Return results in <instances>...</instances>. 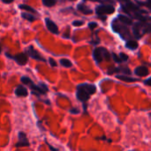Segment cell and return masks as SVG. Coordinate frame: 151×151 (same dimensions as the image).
<instances>
[{"label": "cell", "instance_id": "cell-6", "mask_svg": "<svg viewBox=\"0 0 151 151\" xmlns=\"http://www.w3.org/2000/svg\"><path fill=\"white\" fill-rule=\"evenodd\" d=\"M12 58L19 64V65H26L27 64V56L26 55V54H24V53H19V54H17V55H15L14 57H12Z\"/></svg>", "mask_w": 151, "mask_h": 151}, {"label": "cell", "instance_id": "cell-4", "mask_svg": "<svg viewBox=\"0 0 151 151\" xmlns=\"http://www.w3.org/2000/svg\"><path fill=\"white\" fill-rule=\"evenodd\" d=\"M27 55L29 57H31L32 58H34V59H36V60H39V61H43V62L45 61L44 58L41 56V54L36 50H35L32 46H29L27 49Z\"/></svg>", "mask_w": 151, "mask_h": 151}, {"label": "cell", "instance_id": "cell-8", "mask_svg": "<svg viewBox=\"0 0 151 151\" xmlns=\"http://www.w3.org/2000/svg\"><path fill=\"white\" fill-rule=\"evenodd\" d=\"M15 95L17 96H21V97H26L27 95H28V92H27V89L23 87V86H18L17 88L15 89Z\"/></svg>", "mask_w": 151, "mask_h": 151}, {"label": "cell", "instance_id": "cell-18", "mask_svg": "<svg viewBox=\"0 0 151 151\" xmlns=\"http://www.w3.org/2000/svg\"><path fill=\"white\" fill-rule=\"evenodd\" d=\"M56 3H57V0H42V4L48 7H51V6L55 5Z\"/></svg>", "mask_w": 151, "mask_h": 151}, {"label": "cell", "instance_id": "cell-7", "mask_svg": "<svg viewBox=\"0 0 151 151\" xmlns=\"http://www.w3.org/2000/svg\"><path fill=\"white\" fill-rule=\"evenodd\" d=\"M45 23L47 26V28L53 34H58V26L50 19H45Z\"/></svg>", "mask_w": 151, "mask_h": 151}, {"label": "cell", "instance_id": "cell-33", "mask_svg": "<svg viewBox=\"0 0 151 151\" xmlns=\"http://www.w3.org/2000/svg\"><path fill=\"white\" fill-rule=\"evenodd\" d=\"M125 1H128V0H125Z\"/></svg>", "mask_w": 151, "mask_h": 151}, {"label": "cell", "instance_id": "cell-28", "mask_svg": "<svg viewBox=\"0 0 151 151\" xmlns=\"http://www.w3.org/2000/svg\"><path fill=\"white\" fill-rule=\"evenodd\" d=\"M49 148H50V150L51 151H58V149H54V148H53L51 145H50V144H49Z\"/></svg>", "mask_w": 151, "mask_h": 151}, {"label": "cell", "instance_id": "cell-22", "mask_svg": "<svg viewBox=\"0 0 151 151\" xmlns=\"http://www.w3.org/2000/svg\"><path fill=\"white\" fill-rule=\"evenodd\" d=\"M120 57V59L122 60V61H127V59H128V56L127 55V54H125V53H120V55H119Z\"/></svg>", "mask_w": 151, "mask_h": 151}, {"label": "cell", "instance_id": "cell-19", "mask_svg": "<svg viewBox=\"0 0 151 151\" xmlns=\"http://www.w3.org/2000/svg\"><path fill=\"white\" fill-rule=\"evenodd\" d=\"M21 82H22L23 84H26V85H30V84L33 83V81H32L28 77H26V76L21 77Z\"/></svg>", "mask_w": 151, "mask_h": 151}, {"label": "cell", "instance_id": "cell-27", "mask_svg": "<svg viewBox=\"0 0 151 151\" xmlns=\"http://www.w3.org/2000/svg\"><path fill=\"white\" fill-rule=\"evenodd\" d=\"M144 83H145V85H148V86H150L151 87V78H149L148 80H146L144 81Z\"/></svg>", "mask_w": 151, "mask_h": 151}, {"label": "cell", "instance_id": "cell-13", "mask_svg": "<svg viewBox=\"0 0 151 151\" xmlns=\"http://www.w3.org/2000/svg\"><path fill=\"white\" fill-rule=\"evenodd\" d=\"M119 19L123 24H126V25H132L133 24V21H132L131 19H129V18H127V17H126V16H124L122 14H119Z\"/></svg>", "mask_w": 151, "mask_h": 151}, {"label": "cell", "instance_id": "cell-2", "mask_svg": "<svg viewBox=\"0 0 151 151\" xmlns=\"http://www.w3.org/2000/svg\"><path fill=\"white\" fill-rule=\"evenodd\" d=\"M93 57L96 63L102 62L104 58H106L107 60H110V58H111V56H110V53L108 52V50L105 48H102V47L95 49V50L93 52Z\"/></svg>", "mask_w": 151, "mask_h": 151}, {"label": "cell", "instance_id": "cell-20", "mask_svg": "<svg viewBox=\"0 0 151 151\" xmlns=\"http://www.w3.org/2000/svg\"><path fill=\"white\" fill-rule=\"evenodd\" d=\"M126 7H127V8L130 9L131 11H138V10H139V7H137L136 5H134V4H132V3H127V4Z\"/></svg>", "mask_w": 151, "mask_h": 151}, {"label": "cell", "instance_id": "cell-11", "mask_svg": "<svg viewBox=\"0 0 151 151\" xmlns=\"http://www.w3.org/2000/svg\"><path fill=\"white\" fill-rule=\"evenodd\" d=\"M114 72H123L124 73H127V74H131V71L128 67L127 66H122V67H119V68H115L114 71L113 70H109V73H113Z\"/></svg>", "mask_w": 151, "mask_h": 151}, {"label": "cell", "instance_id": "cell-21", "mask_svg": "<svg viewBox=\"0 0 151 151\" xmlns=\"http://www.w3.org/2000/svg\"><path fill=\"white\" fill-rule=\"evenodd\" d=\"M83 24H84V22L81 21V20H75V21L73 22V25L74 27H80V26H82Z\"/></svg>", "mask_w": 151, "mask_h": 151}, {"label": "cell", "instance_id": "cell-10", "mask_svg": "<svg viewBox=\"0 0 151 151\" xmlns=\"http://www.w3.org/2000/svg\"><path fill=\"white\" fill-rule=\"evenodd\" d=\"M77 9H78V11H80L81 12H82L83 14H86V15L92 13V10L89 9L87 5H85L83 4H79L77 6Z\"/></svg>", "mask_w": 151, "mask_h": 151}, {"label": "cell", "instance_id": "cell-25", "mask_svg": "<svg viewBox=\"0 0 151 151\" xmlns=\"http://www.w3.org/2000/svg\"><path fill=\"white\" fill-rule=\"evenodd\" d=\"M49 62H50V64L51 66H53V67H54V66H57V62H56L53 58H50V59H49Z\"/></svg>", "mask_w": 151, "mask_h": 151}, {"label": "cell", "instance_id": "cell-26", "mask_svg": "<svg viewBox=\"0 0 151 151\" xmlns=\"http://www.w3.org/2000/svg\"><path fill=\"white\" fill-rule=\"evenodd\" d=\"M39 86H40V87H41L44 91H45V92H47V91H48V88H47V86H46L44 83H40V84H39Z\"/></svg>", "mask_w": 151, "mask_h": 151}, {"label": "cell", "instance_id": "cell-24", "mask_svg": "<svg viewBox=\"0 0 151 151\" xmlns=\"http://www.w3.org/2000/svg\"><path fill=\"white\" fill-rule=\"evenodd\" d=\"M96 27H97V24H96V22H91V23L88 24V27H89L90 29H94V28H96Z\"/></svg>", "mask_w": 151, "mask_h": 151}, {"label": "cell", "instance_id": "cell-30", "mask_svg": "<svg viewBox=\"0 0 151 151\" xmlns=\"http://www.w3.org/2000/svg\"><path fill=\"white\" fill-rule=\"evenodd\" d=\"M84 1H93V2H102V0H84Z\"/></svg>", "mask_w": 151, "mask_h": 151}, {"label": "cell", "instance_id": "cell-14", "mask_svg": "<svg viewBox=\"0 0 151 151\" xmlns=\"http://www.w3.org/2000/svg\"><path fill=\"white\" fill-rule=\"evenodd\" d=\"M126 46L127 48L130 49V50H136L138 48V42L136 41H128L127 43H126Z\"/></svg>", "mask_w": 151, "mask_h": 151}, {"label": "cell", "instance_id": "cell-32", "mask_svg": "<svg viewBox=\"0 0 151 151\" xmlns=\"http://www.w3.org/2000/svg\"><path fill=\"white\" fill-rule=\"evenodd\" d=\"M0 52H1V47H0Z\"/></svg>", "mask_w": 151, "mask_h": 151}, {"label": "cell", "instance_id": "cell-9", "mask_svg": "<svg viewBox=\"0 0 151 151\" xmlns=\"http://www.w3.org/2000/svg\"><path fill=\"white\" fill-rule=\"evenodd\" d=\"M134 73L136 75H138L140 77H144L149 74V69L146 66H138L135 69Z\"/></svg>", "mask_w": 151, "mask_h": 151}, {"label": "cell", "instance_id": "cell-1", "mask_svg": "<svg viewBox=\"0 0 151 151\" xmlns=\"http://www.w3.org/2000/svg\"><path fill=\"white\" fill-rule=\"evenodd\" d=\"M96 91V88L95 85H92V84H81L77 87V93H76V96H77V98L85 103L87 102L90 96L95 94Z\"/></svg>", "mask_w": 151, "mask_h": 151}, {"label": "cell", "instance_id": "cell-3", "mask_svg": "<svg viewBox=\"0 0 151 151\" xmlns=\"http://www.w3.org/2000/svg\"><path fill=\"white\" fill-rule=\"evenodd\" d=\"M115 12V8L112 5H99L96 9V12L97 15L103 14H111Z\"/></svg>", "mask_w": 151, "mask_h": 151}, {"label": "cell", "instance_id": "cell-17", "mask_svg": "<svg viewBox=\"0 0 151 151\" xmlns=\"http://www.w3.org/2000/svg\"><path fill=\"white\" fill-rule=\"evenodd\" d=\"M60 64L63 65V66H65V67H71L72 66V62L70 61V60H68V59H66V58H62V59H60Z\"/></svg>", "mask_w": 151, "mask_h": 151}, {"label": "cell", "instance_id": "cell-5", "mask_svg": "<svg viewBox=\"0 0 151 151\" xmlns=\"http://www.w3.org/2000/svg\"><path fill=\"white\" fill-rule=\"evenodd\" d=\"M29 145V142L27 138L25 133L20 132L19 133V142L16 143V147H26Z\"/></svg>", "mask_w": 151, "mask_h": 151}, {"label": "cell", "instance_id": "cell-29", "mask_svg": "<svg viewBox=\"0 0 151 151\" xmlns=\"http://www.w3.org/2000/svg\"><path fill=\"white\" fill-rule=\"evenodd\" d=\"M4 3H5V4H10V3H12V2H13V0H2Z\"/></svg>", "mask_w": 151, "mask_h": 151}, {"label": "cell", "instance_id": "cell-23", "mask_svg": "<svg viewBox=\"0 0 151 151\" xmlns=\"http://www.w3.org/2000/svg\"><path fill=\"white\" fill-rule=\"evenodd\" d=\"M112 57H113V58H114V60L116 61V62H118V63H120L122 60L120 59V58L119 57V56H117L115 53H112Z\"/></svg>", "mask_w": 151, "mask_h": 151}, {"label": "cell", "instance_id": "cell-12", "mask_svg": "<svg viewBox=\"0 0 151 151\" xmlns=\"http://www.w3.org/2000/svg\"><path fill=\"white\" fill-rule=\"evenodd\" d=\"M117 78H118L119 80H121V81H126V82H135V81H138V80L135 79V78L128 77V76H126V75H118Z\"/></svg>", "mask_w": 151, "mask_h": 151}, {"label": "cell", "instance_id": "cell-31", "mask_svg": "<svg viewBox=\"0 0 151 151\" xmlns=\"http://www.w3.org/2000/svg\"><path fill=\"white\" fill-rule=\"evenodd\" d=\"M149 19L150 20V24H151V18H149Z\"/></svg>", "mask_w": 151, "mask_h": 151}, {"label": "cell", "instance_id": "cell-16", "mask_svg": "<svg viewBox=\"0 0 151 151\" xmlns=\"http://www.w3.org/2000/svg\"><path fill=\"white\" fill-rule=\"evenodd\" d=\"M19 7L20 10H26V11L30 12H33V13H37L36 11H35V9H33L32 7H30V6H28V5H26V4H19Z\"/></svg>", "mask_w": 151, "mask_h": 151}, {"label": "cell", "instance_id": "cell-15", "mask_svg": "<svg viewBox=\"0 0 151 151\" xmlns=\"http://www.w3.org/2000/svg\"><path fill=\"white\" fill-rule=\"evenodd\" d=\"M21 17L23 18V19H27L28 21H30V22H33V21H35V16H33L32 14H29V13H26V12H24V13H22L21 14Z\"/></svg>", "mask_w": 151, "mask_h": 151}]
</instances>
